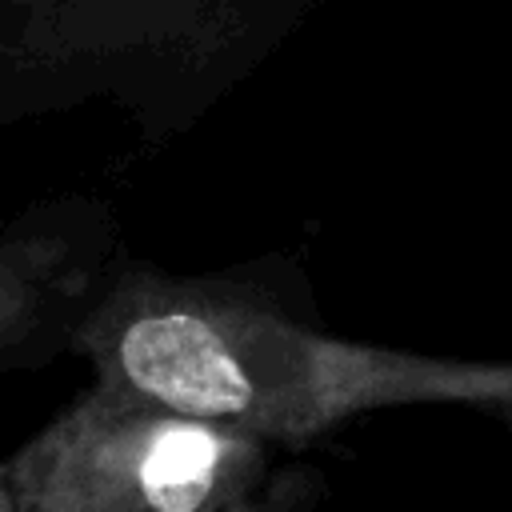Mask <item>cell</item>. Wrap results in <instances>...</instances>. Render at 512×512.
<instances>
[{
  "mask_svg": "<svg viewBox=\"0 0 512 512\" xmlns=\"http://www.w3.org/2000/svg\"><path fill=\"white\" fill-rule=\"evenodd\" d=\"M268 264L168 272L120 252L84 312L72 352L96 380L272 448H304L368 412L416 404L512 408V360L436 356L324 332Z\"/></svg>",
  "mask_w": 512,
  "mask_h": 512,
  "instance_id": "6da1fadb",
  "label": "cell"
},
{
  "mask_svg": "<svg viewBox=\"0 0 512 512\" xmlns=\"http://www.w3.org/2000/svg\"><path fill=\"white\" fill-rule=\"evenodd\" d=\"M304 0H0V124L108 100L144 136L180 132Z\"/></svg>",
  "mask_w": 512,
  "mask_h": 512,
  "instance_id": "7a4b0ae2",
  "label": "cell"
},
{
  "mask_svg": "<svg viewBox=\"0 0 512 512\" xmlns=\"http://www.w3.org/2000/svg\"><path fill=\"white\" fill-rule=\"evenodd\" d=\"M272 444L96 380L0 456V512H256Z\"/></svg>",
  "mask_w": 512,
  "mask_h": 512,
  "instance_id": "3957f363",
  "label": "cell"
},
{
  "mask_svg": "<svg viewBox=\"0 0 512 512\" xmlns=\"http://www.w3.org/2000/svg\"><path fill=\"white\" fill-rule=\"evenodd\" d=\"M120 252L112 204L88 192L32 200L0 220V376L72 352Z\"/></svg>",
  "mask_w": 512,
  "mask_h": 512,
  "instance_id": "277c9868",
  "label": "cell"
},
{
  "mask_svg": "<svg viewBox=\"0 0 512 512\" xmlns=\"http://www.w3.org/2000/svg\"><path fill=\"white\" fill-rule=\"evenodd\" d=\"M504 416H508V428H512V408H504Z\"/></svg>",
  "mask_w": 512,
  "mask_h": 512,
  "instance_id": "5b68a950",
  "label": "cell"
}]
</instances>
